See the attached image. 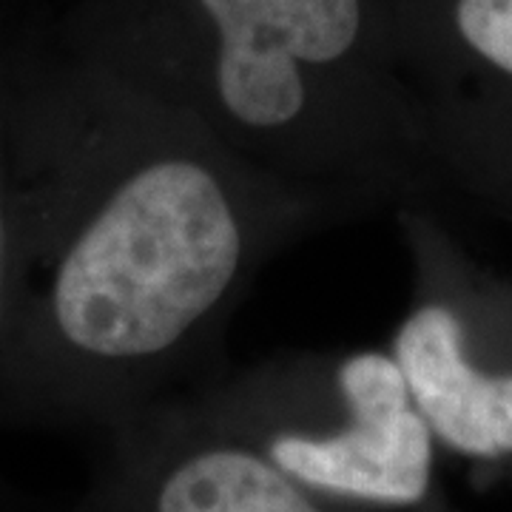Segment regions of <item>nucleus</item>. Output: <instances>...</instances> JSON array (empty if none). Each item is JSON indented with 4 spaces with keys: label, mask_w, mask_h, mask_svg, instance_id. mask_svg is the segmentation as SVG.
<instances>
[{
    "label": "nucleus",
    "mask_w": 512,
    "mask_h": 512,
    "mask_svg": "<svg viewBox=\"0 0 512 512\" xmlns=\"http://www.w3.org/2000/svg\"><path fill=\"white\" fill-rule=\"evenodd\" d=\"M89 100L40 316L57 359L123 424L220 376L211 367L259 271L365 211L248 160L106 43Z\"/></svg>",
    "instance_id": "nucleus-1"
},
{
    "label": "nucleus",
    "mask_w": 512,
    "mask_h": 512,
    "mask_svg": "<svg viewBox=\"0 0 512 512\" xmlns=\"http://www.w3.org/2000/svg\"><path fill=\"white\" fill-rule=\"evenodd\" d=\"M106 46L279 177L365 214H490L393 0H137Z\"/></svg>",
    "instance_id": "nucleus-2"
},
{
    "label": "nucleus",
    "mask_w": 512,
    "mask_h": 512,
    "mask_svg": "<svg viewBox=\"0 0 512 512\" xmlns=\"http://www.w3.org/2000/svg\"><path fill=\"white\" fill-rule=\"evenodd\" d=\"M185 399L313 493L370 510H436L439 441L390 348L285 353Z\"/></svg>",
    "instance_id": "nucleus-3"
},
{
    "label": "nucleus",
    "mask_w": 512,
    "mask_h": 512,
    "mask_svg": "<svg viewBox=\"0 0 512 512\" xmlns=\"http://www.w3.org/2000/svg\"><path fill=\"white\" fill-rule=\"evenodd\" d=\"M410 302L390 353L410 399L447 450L512 456V276L484 265L433 208L396 211Z\"/></svg>",
    "instance_id": "nucleus-4"
},
{
    "label": "nucleus",
    "mask_w": 512,
    "mask_h": 512,
    "mask_svg": "<svg viewBox=\"0 0 512 512\" xmlns=\"http://www.w3.org/2000/svg\"><path fill=\"white\" fill-rule=\"evenodd\" d=\"M120 427L103 512H387L302 487L251 444L214 427L185 393Z\"/></svg>",
    "instance_id": "nucleus-5"
},
{
    "label": "nucleus",
    "mask_w": 512,
    "mask_h": 512,
    "mask_svg": "<svg viewBox=\"0 0 512 512\" xmlns=\"http://www.w3.org/2000/svg\"><path fill=\"white\" fill-rule=\"evenodd\" d=\"M424 89L512 220V0H393Z\"/></svg>",
    "instance_id": "nucleus-6"
},
{
    "label": "nucleus",
    "mask_w": 512,
    "mask_h": 512,
    "mask_svg": "<svg viewBox=\"0 0 512 512\" xmlns=\"http://www.w3.org/2000/svg\"><path fill=\"white\" fill-rule=\"evenodd\" d=\"M6 242H9V225H6V211L0 202V316H3V271H6Z\"/></svg>",
    "instance_id": "nucleus-7"
},
{
    "label": "nucleus",
    "mask_w": 512,
    "mask_h": 512,
    "mask_svg": "<svg viewBox=\"0 0 512 512\" xmlns=\"http://www.w3.org/2000/svg\"><path fill=\"white\" fill-rule=\"evenodd\" d=\"M510 225H512V222H510Z\"/></svg>",
    "instance_id": "nucleus-8"
}]
</instances>
